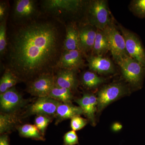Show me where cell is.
I'll return each mask as SVG.
<instances>
[{
	"label": "cell",
	"instance_id": "1",
	"mask_svg": "<svg viewBox=\"0 0 145 145\" xmlns=\"http://www.w3.org/2000/svg\"><path fill=\"white\" fill-rule=\"evenodd\" d=\"M12 24L7 31L6 69L27 82L54 73L63 51L65 24L42 14L28 22Z\"/></svg>",
	"mask_w": 145,
	"mask_h": 145
},
{
	"label": "cell",
	"instance_id": "2",
	"mask_svg": "<svg viewBox=\"0 0 145 145\" xmlns=\"http://www.w3.org/2000/svg\"><path fill=\"white\" fill-rule=\"evenodd\" d=\"M87 1L82 0H44L40 8L44 15L64 24L79 14L84 15Z\"/></svg>",
	"mask_w": 145,
	"mask_h": 145
},
{
	"label": "cell",
	"instance_id": "3",
	"mask_svg": "<svg viewBox=\"0 0 145 145\" xmlns=\"http://www.w3.org/2000/svg\"><path fill=\"white\" fill-rule=\"evenodd\" d=\"M84 15L86 24L100 30H105L112 22L107 2L105 0L88 1Z\"/></svg>",
	"mask_w": 145,
	"mask_h": 145
},
{
	"label": "cell",
	"instance_id": "4",
	"mask_svg": "<svg viewBox=\"0 0 145 145\" xmlns=\"http://www.w3.org/2000/svg\"><path fill=\"white\" fill-rule=\"evenodd\" d=\"M121 69L123 77L133 88H142L145 76V69L128 54L125 55L116 62Z\"/></svg>",
	"mask_w": 145,
	"mask_h": 145
},
{
	"label": "cell",
	"instance_id": "5",
	"mask_svg": "<svg viewBox=\"0 0 145 145\" xmlns=\"http://www.w3.org/2000/svg\"><path fill=\"white\" fill-rule=\"evenodd\" d=\"M131 91L129 88L122 82H115L102 87L97 93V113H101L113 102L126 96Z\"/></svg>",
	"mask_w": 145,
	"mask_h": 145
},
{
	"label": "cell",
	"instance_id": "6",
	"mask_svg": "<svg viewBox=\"0 0 145 145\" xmlns=\"http://www.w3.org/2000/svg\"><path fill=\"white\" fill-rule=\"evenodd\" d=\"M36 0H16L13 3L11 19L13 24L25 23L42 15Z\"/></svg>",
	"mask_w": 145,
	"mask_h": 145
},
{
	"label": "cell",
	"instance_id": "7",
	"mask_svg": "<svg viewBox=\"0 0 145 145\" xmlns=\"http://www.w3.org/2000/svg\"><path fill=\"white\" fill-rule=\"evenodd\" d=\"M104 30L108 40L110 51L115 62L125 55L128 54L126 49L124 38L113 22Z\"/></svg>",
	"mask_w": 145,
	"mask_h": 145
},
{
	"label": "cell",
	"instance_id": "8",
	"mask_svg": "<svg viewBox=\"0 0 145 145\" xmlns=\"http://www.w3.org/2000/svg\"><path fill=\"white\" fill-rule=\"evenodd\" d=\"M119 28L125 41L126 49L128 54L145 69V50L139 38L121 25H120Z\"/></svg>",
	"mask_w": 145,
	"mask_h": 145
},
{
	"label": "cell",
	"instance_id": "9",
	"mask_svg": "<svg viewBox=\"0 0 145 145\" xmlns=\"http://www.w3.org/2000/svg\"><path fill=\"white\" fill-rule=\"evenodd\" d=\"M54 86V73H46L29 82L27 90L31 95L39 98L48 97L50 92Z\"/></svg>",
	"mask_w": 145,
	"mask_h": 145
},
{
	"label": "cell",
	"instance_id": "10",
	"mask_svg": "<svg viewBox=\"0 0 145 145\" xmlns=\"http://www.w3.org/2000/svg\"><path fill=\"white\" fill-rule=\"evenodd\" d=\"M83 55L80 50H63L58 62L57 69H69L78 71L84 66Z\"/></svg>",
	"mask_w": 145,
	"mask_h": 145
},
{
	"label": "cell",
	"instance_id": "11",
	"mask_svg": "<svg viewBox=\"0 0 145 145\" xmlns=\"http://www.w3.org/2000/svg\"><path fill=\"white\" fill-rule=\"evenodd\" d=\"M60 103L59 101L49 97L39 98L29 107V112L38 116H55Z\"/></svg>",
	"mask_w": 145,
	"mask_h": 145
},
{
	"label": "cell",
	"instance_id": "12",
	"mask_svg": "<svg viewBox=\"0 0 145 145\" xmlns=\"http://www.w3.org/2000/svg\"><path fill=\"white\" fill-rule=\"evenodd\" d=\"M86 57L91 71L101 75L112 74L115 72L114 63L109 58L91 54L87 55Z\"/></svg>",
	"mask_w": 145,
	"mask_h": 145
},
{
	"label": "cell",
	"instance_id": "13",
	"mask_svg": "<svg viewBox=\"0 0 145 145\" xmlns=\"http://www.w3.org/2000/svg\"><path fill=\"white\" fill-rule=\"evenodd\" d=\"M24 102L22 95L14 87L0 95L1 109L6 113L16 110L22 105Z\"/></svg>",
	"mask_w": 145,
	"mask_h": 145
},
{
	"label": "cell",
	"instance_id": "14",
	"mask_svg": "<svg viewBox=\"0 0 145 145\" xmlns=\"http://www.w3.org/2000/svg\"><path fill=\"white\" fill-rule=\"evenodd\" d=\"M80 42L79 50L84 56L92 51L97 33V29L88 24H85L79 27Z\"/></svg>",
	"mask_w": 145,
	"mask_h": 145
},
{
	"label": "cell",
	"instance_id": "15",
	"mask_svg": "<svg viewBox=\"0 0 145 145\" xmlns=\"http://www.w3.org/2000/svg\"><path fill=\"white\" fill-rule=\"evenodd\" d=\"M75 101L83 110L84 115L91 125L93 126L96 125L95 113L97 112L98 105L97 96L93 93H86L82 98L76 99Z\"/></svg>",
	"mask_w": 145,
	"mask_h": 145
},
{
	"label": "cell",
	"instance_id": "16",
	"mask_svg": "<svg viewBox=\"0 0 145 145\" xmlns=\"http://www.w3.org/2000/svg\"><path fill=\"white\" fill-rule=\"evenodd\" d=\"M77 71L59 69L54 75L55 85L59 87L75 90L78 86Z\"/></svg>",
	"mask_w": 145,
	"mask_h": 145
},
{
	"label": "cell",
	"instance_id": "17",
	"mask_svg": "<svg viewBox=\"0 0 145 145\" xmlns=\"http://www.w3.org/2000/svg\"><path fill=\"white\" fill-rule=\"evenodd\" d=\"M79 42L80 32L76 22L66 23L63 50H79Z\"/></svg>",
	"mask_w": 145,
	"mask_h": 145
},
{
	"label": "cell",
	"instance_id": "18",
	"mask_svg": "<svg viewBox=\"0 0 145 145\" xmlns=\"http://www.w3.org/2000/svg\"><path fill=\"white\" fill-rule=\"evenodd\" d=\"M82 114H84V112L80 106H76L71 103H61L57 108L55 116L57 121L60 122Z\"/></svg>",
	"mask_w": 145,
	"mask_h": 145
},
{
	"label": "cell",
	"instance_id": "19",
	"mask_svg": "<svg viewBox=\"0 0 145 145\" xmlns=\"http://www.w3.org/2000/svg\"><path fill=\"white\" fill-rule=\"evenodd\" d=\"M110 51L107 37L104 30L97 29L91 55L103 56Z\"/></svg>",
	"mask_w": 145,
	"mask_h": 145
},
{
	"label": "cell",
	"instance_id": "20",
	"mask_svg": "<svg viewBox=\"0 0 145 145\" xmlns=\"http://www.w3.org/2000/svg\"><path fill=\"white\" fill-rule=\"evenodd\" d=\"M81 83L88 89H95L106 82L105 78L100 77L96 72L91 71H85L81 77Z\"/></svg>",
	"mask_w": 145,
	"mask_h": 145
},
{
	"label": "cell",
	"instance_id": "21",
	"mask_svg": "<svg viewBox=\"0 0 145 145\" xmlns=\"http://www.w3.org/2000/svg\"><path fill=\"white\" fill-rule=\"evenodd\" d=\"M48 97L65 103H71L73 99L72 91L55 85L50 92Z\"/></svg>",
	"mask_w": 145,
	"mask_h": 145
},
{
	"label": "cell",
	"instance_id": "22",
	"mask_svg": "<svg viewBox=\"0 0 145 145\" xmlns=\"http://www.w3.org/2000/svg\"><path fill=\"white\" fill-rule=\"evenodd\" d=\"M18 78L9 69H6L0 80V93L5 92L13 87L19 82Z\"/></svg>",
	"mask_w": 145,
	"mask_h": 145
},
{
	"label": "cell",
	"instance_id": "23",
	"mask_svg": "<svg viewBox=\"0 0 145 145\" xmlns=\"http://www.w3.org/2000/svg\"><path fill=\"white\" fill-rule=\"evenodd\" d=\"M18 131L22 136L36 140H43V137L35 125L25 124L18 128Z\"/></svg>",
	"mask_w": 145,
	"mask_h": 145
},
{
	"label": "cell",
	"instance_id": "24",
	"mask_svg": "<svg viewBox=\"0 0 145 145\" xmlns=\"http://www.w3.org/2000/svg\"><path fill=\"white\" fill-rule=\"evenodd\" d=\"M16 118L8 113L0 115V133L8 132L12 129L16 123Z\"/></svg>",
	"mask_w": 145,
	"mask_h": 145
},
{
	"label": "cell",
	"instance_id": "25",
	"mask_svg": "<svg viewBox=\"0 0 145 145\" xmlns=\"http://www.w3.org/2000/svg\"><path fill=\"white\" fill-rule=\"evenodd\" d=\"M7 21L0 22V54L1 57L5 55L7 46Z\"/></svg>",
	"mask_w": 145,
	"mask_h": 145
},
{
	"label": "cell",
	"instance_id": "26",
	"mask_svg": "<svg viewBox=\"0 0 145 145\" xmlns=\"http://www.w3.org/2000/svg\"><path fill=\"white\" fill-rule=\"evenodd\" d=\"M131 12L138 18H145V0H133L130 4Z\"/></svg>",
	"mask_w": 145,
	"mask_h": 145
},
{
	"label": "cell",
	"instance_id": "27",
	"mask_svg": "<svg viewBox=\"0 0 145 145\" xmlns=\"http://www.w3.org/2000/svg\"><path fill=\"white\" fill-rule=\"evenodd\" d=\"M50 121V119L49 117L44 115H39L35 119V125L40 132L43 135Z\"/></svg>",
	"mask_w": 145,
	"mask_h": 145
},
{
	"label": "cell",
	"instance_id": "28",
	"mask_svg": "<svg viewBox=\"0 0 145 145\" xmlns=\"http://www.w3.org/2000/svg\"><path fill=\"white\" fill-rule=\"evenodd\" d=\"M87 123V119H84L80 116H76L71 119V127L72 130L78 131L83 128Z\"/></svg>",
	"mask_w": 145,
	"mask_h": 145
},
{
	"label": "cell",
	"instance_id": "29",
	"mask_svg": "<svg viewBox=\"0 0 145 145\" xmlns=\"http://www.w3.org/2000/svg\"><path fill=\"white\" fill-rule=\"evenodd\" d=\"M65 145H75L79 144L78 135L74 131H69L64 136Z\"/></svg>",
	"mask_w": 145,
	"mask_h": 145
},
{
	"label": "cell",
	"instance_id": "30",
	"mask_svg": "<svg viewBox=\"0 0 145 145\" xmlns=\"http://www.w3.org/2000/svg\"><path fill=\"white\" fill-rule=\"evenodd\" d=\"M9 5L8 3L6 1H1L0 2V22L7 20L8 15Z\"/></svg>",
	"mask_w": 145,
	"mask_h": 145
},
{
	"label": "cell",
	"instance_id": "31",
	"mask_svg": "<svg viewBox=\"0 0 145 145\" xmlns=\"http://www.w3.org/2000/svg\"><path fill=\"white\" fill-rule=\"evenodd\" d=\"M123 126L120 123L116 122L113 123L112 125V130L114 132L119 131L122 129Z\"/></svg>",
	"mask_w": 145,
	"mask_h": 145
},
{
	"label": "cell",
	"instance_id": "32",
	"mask_svg": "<svg viewBox=\"0 0 145 145\" xmlns=\"http://www.w3.org/2000/svg\"><path fill=\"white\" fill-rule=\"evenodd\" d=\"M0 145H9L8 136L6 135H2L0 137Z\"/></svg>",
	"mask_w": 145,
	"mask_h": 145
}]
</instances>
